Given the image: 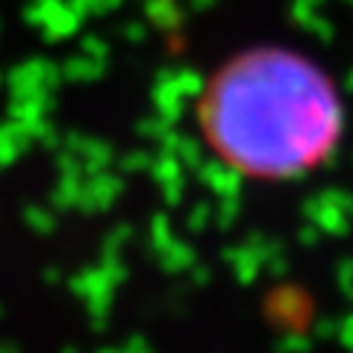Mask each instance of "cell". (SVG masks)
<instances>
[{"label":"cell","mask_w":353,"mask_h":353,"mask_svg":"<svg viewBox=\"0 0 353 353\" xmlns=\"http://www.w3.org/2000/svg\"><path fill=\"white\" fill-rule=\"evenodd\" d=\"M197 130L218 162L248 180L285 183L333 159L345 103L321 65L301 50L248 48L206 77Z\"/></svg>","instance_id":"6da1fadb"}]
</instances>
